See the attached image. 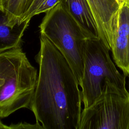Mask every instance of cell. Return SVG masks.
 <instances>
[{
    "label": "cell",
    "instance_id": "2",
    "mask_svg": "<svg viewBox=\"0 0 129 129\" xmlns=\"http://www.w3.org/2000/svg\"><path fill=\"white\" fill-rule=\"evenodd\" d=\"M37 77L21 47L0 52V118L29 109Z\"/></svg>",
    "mask_w": 129,
    "mask_h": 129
},
{
    "label": "cell",
    "instance_id": "14",
    "mask_svg": "<svg viewBox=\"0 0 129 129\" xmlns=\"http://www.w3.org/2000/svg\"><path fill=\"white\" fill-rule=\"evenodd\" d=\"M119 5H120L122 3H123L124 2V0H117Z\"/></svg>",
    "mask_w": 129,
    "mask_h": 129
},
{
    "label": "cell",
    "instance_id": "17",
    "mask_svg": "<svg viewBox=\"0 0 129 129\" xmlns=\"http://www.w3.org/2000/svg\"><path fill=\"white\" fill-rule=\"evenodd\" d=\"M128 4H129V3H128Z\"/></svg>",
    "mask_w": 129,
    "mask_h": 129
},
{
    "label": "cell",
    "instance_id": "3",
    "mask_svg": "<svg viewBox=\"0 0 129 129\" xmlns=\"http://www.w3.org/2000/svg\"><path fill=\"white\" fill-rule=\"evenodd\" d=\"M39 28L40 34L66 58L80 86L84 67L83 47L88 38L81 27L59 3L46 13Z\"/></svg>",
    "mask_w": 129,
    "mask_h": 129
},
{
    "label": "cell",
    "instance_id": "8",
    "mask_svg": "<svg viewBox=\"0 0 129 129\" xmlns=\"http://www.w3.org/2000/svg\"><path fill=\"white\" fill-rule=\"evenodd\" d=\"M60 3L80 25L88 38H99L96 24L87 0H60Z\"/></svg>",
    "mask_w": 129,
    "mask_h": 129
},
{
    "label": "cell",
    "instance_id": "15",
    "mask_svg": "<svg viewBox=\"0 0 129 129\" xmlns=\"http://www.w3.org/2000/svg\"><path fill=\"white\" fill-rule=\"evenodd\" d=\"M124 2H126V3H129V0H124Z\"/></svg>",
    "mask_w": 129,
    "mask_h": 129
},
{
    "label": "cell",
    "instance_id": "5",
    "mask_svg": "<svg viewBox=\"0 0 129 129\" xmlns=\"http://www.w3.org/2000/svg\"><path fill=\"white\" fill-rule=\"evenodd\" d=\"M78 129H129V91L107 79L99 97L82 109Z\"/></svg>",
    "mask_w": 129,
    "mask_h": 129
},
{
    "label": "cell",
    "instance_id": "1",
    "mask_svg": "<svg viewBox=\"0 0 129 129\" xmlns=\"http://www.w3.org/2000/svg\"><path fill=\"white\" fill-rule=\"evenodd\" d=\"M36 56L39 72L29 108L44 129H78L81 91L69 62L43 34Z\"/></svg>",
    "mask_w": 129,
    "mask_h": 129
},
{
    "label": "cell",
    "instance_id": "6",
    "mask_svg": "<svg viewBox=\"0 0 129 129\" xmlns=\"http://www.w3.org/2000/svg\"><path fill=\"white\" fill-rule=\"evenodd\" d=\"M98 32V36L111 51L112 36L115 29L120 5L117 0H87Z\"/></svg>",
    "mask_w": 129,
    "mask_h": 129
},
{
    "label": "cell",
    "instance_id": "4",
    "mask_svg": "<svg viewBox=\"0 0 129 129\" xmlns=\"http://www.w3.org/2000/svg\"><path fill=\"white\" fill-rule=\"evenodd\" d=\"M109 51L99 38H88L85 40L83 72L80 84L83 108L91 106L99 97L107 79L120 88L126 89V76L118 71Z\"/></svg>",
    "mask_w": 129,
    "mask_h": 129
},
{
    "label": "cell",
    "instance_id": "10",
    "mask_svg": "<svg viewBox=\"0 0 129 129\" xmlns=\"http://www.w3.org/2000/svg\"><path fill=\"white\" fill-rule=\"evenodd\" d=\"M33 0H7L3 9L14 25L22 23L23 18Z\"/></svg>",
    "mask_w": 129,
    "mask_h": 129
},
{
    "label": "cell",
    "instance_id": "12",
    "mask_svg": "<svg viewBox=\"0 0 129 129\" xmlns=\"http://www.w3.org/2000/svg\"><path fill=\"white\" fill-rule=\"evenodd\" d=\"M60 0H45L35 13V15L42 13H47L58 3Z\"/></svg>",
    "mask_w": 129,
    "mask_h": 129
},
{
    "label": "cell",
    "instance_id": "16",
    "mask_svg": "<svg viewBox=\"0 0 129 129\" xmlns=\"http://www.w3.org/2000/svg\"><path fill=\"white\" fill-rule=\"evenodd\" d=\"M128 88H129V76H128Z\"/></svg>",
    "mask_w": 129,
    "mask_h": 129
},
{
    "label": "cell",
    "instance_id": "11",
    "mask_svg": "<svg viewBox=\"0 0 129 129\" xmlns=\"http://www.w3.org/2000/svg\"><path fill=\"white\" fill-rule=\"evenodd\" d=\"M45 0H33L32 4L25 14L22 22L24 21H30L31 19L35 15V13L39 7Z\"/></svg>",
    "mask_w": 129,
    "mask_h": 129
},
{
    "label": "cell",
    "instance_id": "9",
    "mask_svg": "<svg viewBox=\"0 0 129 129\" xmlns=\"http://www.w3.org/2000/svg\"><path fill=\"white\" fill-rule=\"evenodd\" d=\"M29 22L14 25L5 11L0 7V52L21 47L24 32Z\"/></svg>",
    "mask_w": 129,
    "mask_h": 129
},
{
    "label": "cell",
    "instance_id": "7",
    "mask_svg": "<svg viewBox=\"0 0 129 129\" xmlns=\"http://www.w3.org/2000/svg\"><path fill=\"white\" fill-rule=\"evenodd\" d=\"M111 51L115 64L129 76V4L120 5L117 25L112 39Z\"/></svg>",
    "mask_w": 129,
    "mask_h": 129
},
{
    "label": "cell",
    "instance_id": "13",
    "mask_svg": "<svg viewBox=\"0 0 129 129\" xmlns=\"http://www.w3.org/2000/svg\"><path fill=\"white\" fill-rule=\"evenodd\" d=\"M7 0H0V7L3 9L4 5Z\"/></svg>",
    "mask_w": 129,
    "mask_h": 129
}]
</instances>
